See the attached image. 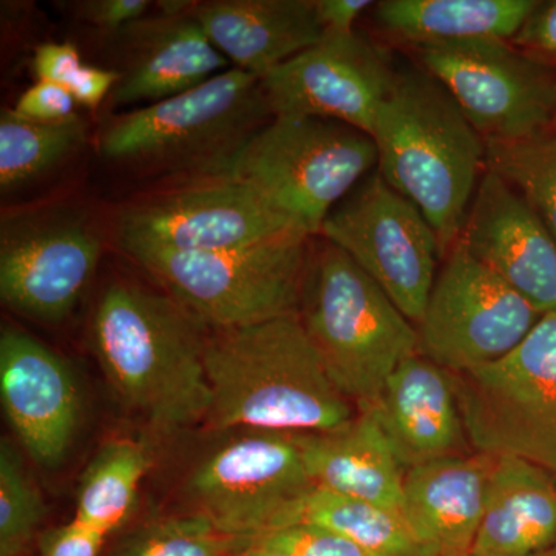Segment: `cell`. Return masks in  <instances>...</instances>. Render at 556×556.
<instances>
[{"mask_svg":"<svg viewBox=\"0 0 556 556\" xmlns=\"http://www.w3.org/2000/svg\"><path fill=\"white\" fill-rule=\"evenodd\" d=\"M230 556H289L283 552L273 551V548L257 546V544H236L232 543Z\"/></svg>","mask_w":556,"mask_h":556,"instance_id":"obj_39","label":"cell"},{"mask_svg":"<svg viewBox=\"0 0 556 556\" xmlns=\"http://www.w3.org/2000/svg\"><path fill=\"white\" fill-rule=\"evenodd\" d=\"M508 42L533 60L556 68V0L538 2Z\"/></svg>","mask_w":556,"mask_h":556,"instance_id":"obj_34","label":"cell"},{"mask_svg":"<svg viewBox=\"0 0 556 556\" xmlns=\"http://www.w3.org/2000/svg\"><path fill=\"white\" fill-rule=\"evenodd\" d=\"M530 556H556V541L552 546L543 548V551L536 552V554Z\"/></svg>","mask_w":556,"mask_h":556,"instance_id":"obj_40","label":"cell"},{"mask_svg":"<svg viewBox=\"0 0 556 556\" xmlns=\"http://www.w3.org/2000/svg\"><path fill=\"white\" fill-rule=\"evenodd\" d=\"M364 409L375 417L405 471L466 455L468 439L453 372L422 354L402 362Z\"/></svg>","mask_w":556,"mask_h":556,"instance_id":"obj_19","label":"cell"},{"mask_svg":"<svg viewBox=\"0 0 556 556\" xmlns=\"http://www.w3.org/2000/svg\"><path fill=\"white\" fill-rule=\"evenodd\" d=\"M76 105L78 104L67 87L49 80H38L21 94L11 110L22 119L54 124L75 118Z\"/></svg>","mask_w":556,"mask_h":556,"instance_id":"obj_32","label":"cell"},{"mask_svg":"<svg viewBox=\"0 0 556 556\" xmlns=\"http://www.w3.org/2000/svg\"><path fill=\"white\" fill-rule=\"evenodd\" d=\"M378 170L430 223L442 258L459 240L482 169L485 139L426 70L397 72L372 127Z\"/></svg>","mask_w":556,"mask_h":556,"instance_id":"obj_3","label":"cell"},{"mask_svg":"<svg viewBox=\"0 0 556 556\" xmlns=\"http://www.w3.org/2000/svg\"><path fill=\"white\" fill-rule=\"evenodd\" d=\"M485 169L500 175L532 206L556 240V137L485 141Z\"/></svg>","mask_w":556,"mask_h":556,"instance_id":"obj_28","label":"cell"},{"mask_svg":"<svg viewBox=\"0 0 556 556\" xmlns=\"http://www.w3.org/2000/svg\"><path fill=\"white\" fill-rule=\"evenodd\" d=\"M79 50L72 42H47L39 46L33 56V72L38 80L67 87L83 67Z\"/></svg>","mask_w":556,"mask_h":556,"instance_id":"obj_36","label":"cell"},{"mask_svg":"<svg viewBox=\"0 0 556 556\" xmlns=\"http://www.w3.org/2000/svg\"><path fill=\"white\" fill-rule=\"evenodd\" d=\"M46 517L38 486L10 442L0 444V556H21Z\"/></svg>","mask_w":556,"mask_h":556,"instance_id":"obj_29","label":"cell"},{"mask_svg":"<svg viewBox=\"0 0 556 556\" xmlns=\"http://www.w3.org/2000/svg\"><path fill=\"white\" fill-rule=\"evenodd\" d=\"M444 260L417 325L419 354L460 375L507 356L543 316L463 244Z\"/></svg>","mask_w":556,"mask_h":556,"instance_id":"obj_12","label":"cell"},{"mask_svg":"<svg viewBox=\"0 0 556 556\" xmlns=\"http://www.w3.org/2000/svg\"><path fill=\"white\" fill-rule=\"evenodd\" d=\"M555 541V475L518 457H495L470 556H530Z\"/></svg>","mask_w":556,"mask_h":556,"instance_id":"obj_23","label":"cell"},{"mask_svg":"<svg viewBox=\"0 0 556 556\" xmlns=\"http://www.w3.org/2000/svg\"><path fill=\"white\" fill-rule=\"evenodd\" d=\"M118 40L119 80L109 98L113 108L177 97L230 64L208 40L195 5L185 13L160 11L142 17L119 33Z\"/></svg>","mask_w":556,"mask_h":556,"instance_id":"obj_18","label":"cell"},{"mask_svg":"<svg viewBox=\"0 0 556 556\" xmlns=\"http://www.w3.org/2000/svg\"><path fill=\"white\" fill-rule=\"evenodd\" d=\"M375 3L369 0H316L318 21L325 35H353L361 14Z\"/></svg>","mask_w":556,"mask_h":556,"instance_id":"obj_38","label":"cell"},{"mask_svg":"<svg viewBox=\"0 0 556 556\" xmlns=\"http://www.w3.org/2000/svg\"><path fill=\"white\" fill-rule=\"evenodd\" d=\"M204 329L170 295L113 283L98 300L90 339L123 407L152 430L174 434L204 424L211 409Z\"/></svg>","mask_w":556,"mask_h":556,"instance_id":"obj_2","label":"cell"},{"mask_svg":"<svg viewBox=\"0 0 556 556\" xmlns=\"http://www.w3.org/2000/svg\"><path fill=\"white\" fill-rule=\"evenodd\" d=\"M87 126L78 115L62 123L22 119L11 109L0 113V190L24 188L60 166L84 144Z\"/></svg>","mask_w":556,"mask_h":556,"instance_id":"obj_26","label":"cell"},{"mask_svg":"<svg viewBox=\"0 0 556 556\" xmlns=\"http://www.w3.org/2000/svg\"><path fill=\"white\" fill-rule=\"evenodd\" d=\"M195 16L233 67L260 79L325 38L316 0H211Z\"/></svg>","mask_w":556,"mask_h":556,"instance_id":"obj_21","label":"cell"},{"mask_svg":"<svg viewBox=\"0 0 556 556\" xmlns=\"http://www.w3.org/2000/svg\"><path fill=\"white\" fill-rule=\"evenodd\" d=\"M0 397L11 430L42 467H58L72 447L80 394L67 362L20 329L0 336Z\"/></svg>","mask_w":556,"mask_h":556,"instance_id":"obj_17","label":"cell"},{"mask_svg":"<svg viewBox=\"0 0 556 556\" xmlns=\"http://www.w3.org/2000/svg\"><path fill=\"white\" fill-rule=\"evenodd\" d=\"M204 365L208 430L331 433L358 413L329 378L300 314L211 329Z\"/></svg>","mask_w":556,"mask_h":556,"instance_id":"obj_1","label":"cell"},{"mask_svg":"<svg viewBox=\"0 0 556 556\" xmlns=\"http://www.w3.org/2000/svg\"><path fill=\"white\" fill-rule=\"evenodd\" d=\"M396 75L378 47L353 33L325 35L260 80L273 116L334 119L371 135Z\"/></svg>","mask_w":556,"mask_h":556,"instance_id":"obj_15","label":"cell"},{"mask_svg":"<svg viewBox=\"0 0 556 556\" xmlns=\"http://www.w3.org/2000/svg\"><path fill=\"white\" fill-rule=\"evenodd\" d=\"M295 437L317 489L401 511L405 468L367 409L340 430Z\"/></svg>","mask_w":556,"mask_h":556,"instance_id":"obj_22","label":"cell"},{"mask_svg":"<svg viewBox=\"0 0 556 556\" xmlns=\"http://www.w3.org/2000/svg\"><path fill=\"white\" fill-rule=\"evenodd\" d=\"M104 541L100 530L73 518L40 535L39 556H100Z\"/></svg>","mask_w":556,"mask_h":556,"instance_id":"obj_35","label":"cell"},{"mask_svg":"<svg viewBox=\"0 0 556 556\" xmlns=\"http://www.w3.org/2000/svg\"><path fill=\"white\" fill-rule=\"evenodd\" d=\"M152 467L146 442L115 439L102 445L80 477L75 518L105 536L126 525L139 485Z\"/></svg>","mask_w":556,"mask_h":556,"instance_id":"obj_25","label":"cell"},{"mask_svg":"<svg viewBox=\"0 0 556 556\" xmlns=\"http://www.w3.org/2000/svg\"><path fill=\"white\" fill-rule=\"evenodd\" d=\"M300 522L334 530L371 556H422L401 511L317 486Z\"/></svg>","mask_w":556,"mask_h":556,"instance_id":"obj_27","label":"cell"},{"mask_svg":"<svg viewBox=\"0 0 556 556\" xmlns=\"http://www.w3.org/2000/svg\"><path fill=\"white\" fill-rule=\"evenodd\" d=\"M248 544L273 548L289 556H371L334 530L308 522L285 527Z\"/></svg>","mask_w":556,"mask_h":556,"instance_id":"obj_31","label":"cell"},{"mask_svg":"<svg viewBox=\"0 0 556 556\" xmlns=\"http://www.w3.org/2000/svg\"><path fill=\"white\" fill-rule=\"evenodd\" d=\"M453 379L475 452L518 457L556 477V313L507 356Z\"/></svg>","mask_w":556,"mask_h":556,"instance_id":"obj_8","label":"cell"},{"mask_svg":"<svg viewBox=\"0 0 556 556\" xmlns=\"http://www.w3.org/2000/svg\"><path fill=\"white\" fill-rule=\"evenodd\" d=\"M457 243L541 316L556 313V240L500 175L484 170Z\"/></svg>","mask_w":556,"mask_h":556,"instance_id":"obj_16","label":"cell"},{"mask_svg":"<svg viewBox=\"0 0 556 556\" xmlns=\"http://www.w3.org/2000/svg\"><path fill=\"white\" fill-rule=\"evenodd\" d=\"M535 0H387L375 5V21L409 46L464 40H510L536 7Z\"/></svg>","mask_w":556,"mask_h":556,"instance_id":"obj_24","label":"cell"},{"mask_svg":"<svg viewBox=\"0 0 556 556\" xmlns=\"http://www.w3.org/2000/svg\"><path fill=\"white\" fill-rule=\"evenodd\" d=\"M232 541L203 515L161 519L135 530L110 556H230Z\"/></svg>","mask_w":556,"mask_h":556,"instance_id":"obj_30","label":"cell"},{"mask_svg":"<svg viewBox=\"0 0 556 556\" xmlns=\"http://www.w3.org/2000/svg\"><path fill=\"white\" fill-rule=\"evenodd\" d=\"M118 80L119 73L116 70L84 64L70 83L68 90L76 104L94 110L110 98Z\"/></svg>","mask_w":556,"mask_h":556,"instance_id":"obj_37","label":"cell"},{"mask_svg":"<svg viewBox=\"0 0 556 556\" xmlns=\"http://www.w3.org/2000/svg\"><path fill=\"white\" fill-rule=\"evenodd\" d=\"M311 240L289 237L219 251L138 249L127 255L201 324L223 329L300 314Z\"/></svg>","mask_w":556,"mask_h":556,"instance_id":"obj_7","label":"cell"},{"mask_svg":"<svg viewBox=\"0 0 556 556\" xmlns=\"http://www.w3.org/2000/svg\"><path fill=\"white\" fill-rule=\"evenodd\" d=\"M118 233L126 254L138 249L219 251L289 237L311 239L254 189L219 178H201L134 204L121 214Z\"/></svg>","mask_w":556,"mask_h":556,"instance_id":"obj_13","label":"cell"},{"mask_svg":"<svg viewBox=\"0 0 556 556\" xmlns=\"http://www.w3.org/2000/svg\"><path fill=\"white\" fill-rule=\"evenodd\" d=\"M102 252L89 218L65 207L5 215L0 228V298L42 324H60L75 309Z\"/></svg>","mask_w":556,"mask_h":556,"instance_id":"obj_14","label":"cell"},{"mask_svg":"<svg viewBox=\"0 0 556 556\" xmlns=\"http://www.w3.org/2000/svg\"><path fill=\"white\" fill-rule=\"evenodd\" d=\"M270 115L262 80L228 68L177 97L102 124L98 152L115 163L204 172L230 155Z\"/></svg>","mask_w":556,"mask_h":556,"instance_id":"obj_6","label":"cell"},{"mask_svg":"<svg viewBox=\"0 0 556 556\" xmlns=\"http://www.w3.org/2000/svg\"><path fill=\"white\" fill-rule=\"evenodd\" d=\"M493 459L475 453L405 471L401 515L422 556H470Z\"/></svg>","mask_w":556,"mask_h":556,"instance_id":"obj_20","label":"cell"},{"mask_svg":"<svg viewBox=\"0 0 556 556\" xmlns=\"http://www.w3.org/2000/svg\"><path fill=\"white\" fill-rule=\"evenodd\" d=\"M313 479L298 437L244 431L204 457L186 492L226 540L248 544L302 521Z\"/></svg>","mask_w":556,"mask_h":556,"instance_id":"obj_9","label":"cell"},{"mask_svg":"<svg viewBox=\"0 0 556 556\" xmlns=\"http://www.w3.org/2000/svg\"><path fill=\"white\" fill-rule=\"evenodd\" d=\"M150 5L152 2L149 0H83L70 3L79 21L115 36L146 17Z\"/></svg>","mask_w":556,"mask_h":556,"instance_id":"obj_33","label":"cell"},{"mask_svg":"<svg viewBox=\"0 0 556 556\" xmlns=\"http://www.w3.org/2000/svg\"><path fill=\"white\" fill-rule=\"evenodd\" d=\"M416 50L424 70L450 91L485 141L538 137L554 123L556 68L508 40H464Z\"/></svg>","mask_w":556,"mask_h":556,"instance_id":"obj_11","label":"cell"},{"mask_svg":"<svg viewBox=\"0 0 556 556\" xmlns=\"http://www.w3.org/2000/svg\"><path fill=\"white\" fill-rule=\"evenodd\" d=\"M309 248L300 318L329 378L357 409L419 354V332L383 289L331 241Z\"/></svg>","mask_w":556,"mask_h":556,"instance_id":"obj_4","label":"cell"},{"mask_svg":"<svg viewBox=\"0 0 556 556\" xmlns=\"http://www.w3.org/2000/svg\"><path fill=\"white\" fill-rule=\"evenodd\" d=\"M318 237L346 252L409 321L420 324L437 281L441 248L422 212L379 170L332 208Z\"/></svg>","mask_w":556,"mask_h":556,"instance_id":"obj_10","label":"cell"},{"mask_svg":"<svg viewBox=\"0 0 556 556\" xmlns=\"http://www.w3.org/2000/svg\"><path fill=\"white\" fill-rule=\"evenodd\" d=\"M378 164L365 131L334 119L273 116L200 177L243 182L317 239L332 208Z\"/></svg>","mask_w":556,"mask_h":556,"instance_id":"obj_5","label":"cell"}]
</instances>
